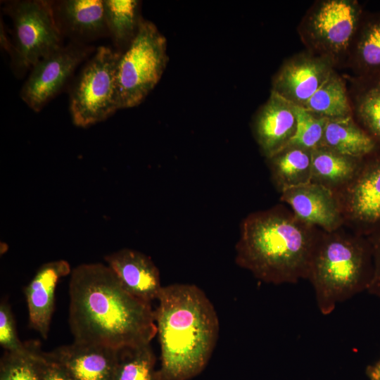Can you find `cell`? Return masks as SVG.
<instances>
[{"instance_id": "obj_1", "label": "cell", "mask_w": 380, "mask_h": 380, "mask_svg": "<svg viewBox=\"0 0 380 380\" xmlns=\"http://www.w3.org/2000/svg\"><path fill=\"white\" fill-rule=\"evenodd\" d=\"M74 341L116 350L150 344L157 334L151 303L129 293L107 265L81 264L69 283Z\"/></svg>"}, {"instance_id": "obj_2", "label": "cell", "mask_w": 380, "mask_h": 380, "mask_svg": "<svg viewBox=\"0 0 380 380\" xmlns=\"http://www.w3.org/2000/svg\"><path fill=\"white\" fill-rule=\"evenodd\" d=\"M157 300V379H191L205 369L216 346L220 324L215 309L204 291L190 284L163 286Z\"/></svg>"}, {"instance_id": "obj_3", "label": "cell", "mask_w": 380, "mask_h": 380, "mask_svg": "<svg viewBox=\"0 0 380 380\" xmlns=\"http://www.w3.org/2000/svg\"><path fill=\"white\" fill-rule=\"evenodd\" d=\"M280 205L253 212L241 222L236 263L269 284L307 279L321 232Z\"/></svg>"}, {"instance_id": "obj_4", "label": "cell", "mask_w": 380, "mask_h": 380, "mask_svg": "<svg viewBox=\"0 0 380 380\" xmlns=\"http://www.w3.org/2000/svg\"><path fill=\"white\" fill-rule=\"evenodd\" d=\"M374 272L372 246L341 230L320 232L307 279L317 307L325 315L338 303L367 291Z\"/></svg>"}, {"instance_id": "obj_5", "label": "cell", "mask_w": 380, "mask_h": 380, "mask_svg": "<svg viewBox=\"0 0 380 380\" xmlns=\"http://www.w3.org/2000/svg\"><path fill=\"white\" fill-rule=\"evenodd\" d=\"M335 66L310 51L296 54L274 75L271 91L315 115H353L346 83Z\"/></svg>"}, {"instance_id": "obj_6", "label": "cell", "mask_w": 380, "mask_h": 380, "mask_svg": "<svg viewBox=\"0 0 380 380\" xmlns=\"http://www.w3.org/2000/svg\"><path fill=\"white\" fill-rule=\"evenodd\" d=\"M167 62L166 38L155 24L142 19L135 37L118 63L120 109L139 106L160 81Z\"/></svg>"}, {"instance_id": "obj_7", "label": "cell", "mask_w": 380, "mask_h": 380, "mask_svg": "<svg viewBox=\"0 0 380 380\" xmlns=\"http://www.w3.org/2000/svg\"><path fill=\"white\" fill-rule=\"evenodd\" d=\"M363 15L355 0L317 1L303 17L298 32L308 51L337 65L348 59Z\"/></svg>"}, {"instance_id": "obj_8", "label": "cell", "mask_w": 380, "mask_h": 380, "mask_svg": "<svg viewBox=\"0 0 380 380\" xmlns=\"http://www.w3.org/2000/svg\"><path fill=\"white\" fill-rule=\"evenodd\" d=\"M121 54L118 50L101 46L82 69L70 98L75 125L87 127L120 110L117 72Z\"/></svg>"}, {"instance_id": "obj_9", "label": "cell", "mask_w": 380, "mask_h": 380, "mask_svg": "<svg viewBox=\"0 0 380 380\" xmlns=\"http://www.w3.org/2000/svg\"><path fill=\"white\" fill-rule=\"evenodd\" d=\"M4 9L14 28L15 43L11 56L18 73L63 46V35L56 22L52 1H11Z\"/></svg>"}, {"instance_id": "obj_10", "label": "cell", "mask_w": 380, "mask_h": 380, "mask_svg": "<svg viewBox=\"0 0 380 380\" xmlns=\"http://www.w3.org/2000/svg\"><path fill=\"white\" fill-rule=\"evenodd\" d=\"M94 50L91 46L71 42L39 60L21 89L23 101L35 112L39 111Z\"/></svg>"}, {"instance_id": "obj_11", "label": "cell", "mask_w": 380, "mask_h": 380, "mask_svg": "<svg viewBox=\"0 0 380 380\" xmlns=\"http://www.w3.org/2000/svg\"><path fill=\"white\" fill-rule=\"evenodd\" d=\"M335 193L344 222H380V155L360 165L351 181Z\"/></svg>"}, {"instance_id": "obj_12", "label": "cell", "mask_w": 380, "mask_h": 380, "mask_svg": "<svg viewBox=\"0 0 380 380\" xmlns=\"http://www.w3.org/2000/svg\"><path fill=\"white\" fill-rule=\"evenodd\" d=\"M281 200L299 220L324 232L338 230L345 223L336 193L323 185L310 182L289 189L281 193Z\"/></svg>"}, {"instance_id": "obj_13", "label": "cell", "mask_w": 380, "mask_h": 380, "mask_svg": "<svg viewBox=\"0 0 380 380\" xmlns=\"http://www.w3.org/2000/svg\"><path fill=\"white\" fill-rule=\"evenodd\" d=\"M296 126L294 106L270 91L252 122L253 134L263 156L268 159L283 149L294 135Z\"/></svg>"}, {"instance_id": "obj_14", "label": "cell", "mask_w": 380, "mask_h": 380, "mask_svg": "<svg viewBox=\"0 0 380 380\" xmlns=\"http://www.w3.org/2000/svg\"><path fill=\"white\" fill-rule=\"evenodd\" d=\"M104 260L129 293L149 303L158 300L163 286L159 270L150 257L122 248L107 255Z\"/></svg>"}, {"instance_id": "obj_15", "label": "cell", "mask_w": 380, "mask_h": 380, "mask_svg": "<svg viewBox=\"0 0 380 380\" xmlns=\"http://www.w3.org/2000/svg\"><path fill=\"white\" fill-rule=\"evenodd\" d=\"M54 17L63 37L84 44L109 35L102 0L52 1Z\"/></svg>"}, {"instance_id": "obj_16", "label": "cell", "mask_w": 380, "mask_h": 380, "mask_svg": "<svg viewBox=\"0 0 380 380\" xmlns=\"http://www.w3.org/2000/svg\"><path fill=\"white\" fill-rule=\"evenodd\" d=\"M72 272L65 260L43 264L25 289L29 322L32 328L46 338L54 309L55 291L61 278Z\"/></svg>"}, {"instance_id": "obj_17", "label": "cell", "mask_w": 380, "mask_h": 380, "mask_svg": "<svg viewBox=\"0 0 380 380\" xmlns=\"http://www.w3.org/2000/svg\"><path fill=\"white\" fill-rule=\"evenodd\" d=\"M118 350L73 342L60 346L48 356L63 366L75 380H112Z\"/></svg>"}, {"instance_id": "obj_18", "label": "cell", "mask_w": 380, "mask_h": 380, "mask_svg": "<svg viewBox=\"0 0 380 380\" xmlns=\"http://www.w3.org/2000/svg\"><path fill=\"white\" fill-rule=\"evenodd\" d=\"M349 99L355 122L380 146V74L357 76Z\"/></svg>"}, {"instance_id": "obj_19", "label": "cell", "mask_w": 380, "mask_h": 380, "mask_svg": "<svg viewBox=\"0 0 380 380\" xmlns=\"http://www.w3.org/2000/svg\"><path fill=\"white\" fill-rule=\"evenodd\" d=\"M320 146L356 159H363L377 148L353 115L328 118Z\"/></svg>"}, {"instance_id": "obj_20", "label": "cell", "mask_w": 380, "mask_h": 380, "mask_svg": "<svg viewBox=\"0 0 380 380\" xmlns=\"http://www.w3.org/2000/svg\"><path fill=\"white\" fill-rule=\"evenodd\" d=\"M267 161L273 183L280 193L311 182L310 150L286 146Z\"/></svg>"}, {"instance_id": "obj_21", "label": "cell", "mask_w": 380, "mask_h": 380, "mask_svg": "<svg viewBox=\"0 0 380 380\" xmlns=\"http://www.w3.org/2000/svg\"><path fill=\"white\" fill-rule=\"evenodd\" d=\"M362 160L319 146L312 151L311 182L336 192L354 177Z\"/></svg>"}, {"instance_id": "obj_22", "label": "cell", "mask_w": 380, "mask_h": 380, "mask_svg": "<svg viewBox=\"0 0 380 380\" xmlns=\"http://www.w3.org/2000/svg\"><path fill=\"white\" fill-rule=\"evenodd\" d=\"M348 59L357 76L380 74V13L364 14Z\"/></svg>"}, {"instance_id": "obj_23", "label": "cell", "mask_w": 380, "mask_h": 380, "mask_svg": "<svg viewBox=\"0 0 380 380\" xmlns=\"http://www.w3.org/2000/svg\"><path fill=\"white\" fill-rule=\"evenodd\" d=\"M139 1L104 0V11L109 33L118 51L122 53L135 37L142 18Z\"/></svg>"}, {"instance_id": "obj_24", "label": "cell", "mask_w": 380, "mask_h": 380, "mask_svg": "<svg viewBox=\"0 0 380 380\" xmlns=\"http://www.w3.org/2000/svg\"><path fill=\"white\" fill-rule=\"evenodd\" d=\"M44 358L36 341L25 342L20 350L5 351L1 359L0 380H42Z\"/></svg>"}, {"instance_id": "obj_25", "label": "cell", "mask_w": 380, "mask_h": 380, "mask_svg": "<svg viewBox=\"0 0 380 380\" xmlns=\"http://www.w3.org/2000/svg\"><path fill=\"white\" fill-rule=\"evenodd\" d=\"M156 362L151 343L120 349L112 380H158Z\"/></svg>"}, {"instance_id": "obj_26", "label": "cell", "mask_w": 380, "mask_h": 380, "mask_svg": "<svg viewBox=\"0 0 380 380\" xmlns=\"http://www.w3.org/2000/svg\"><path fill=\"white\" fill-rule=\"evenodd\" d=\"M294 109L297 119L296 130L285 147L296 146L310 151L319 147L328 118L315 115L296 106Z\"/></svg>"}, {"instance_id": "obj_27", "label": "cell", "mask_w": 380, "mask_h": 380, "mask_svg": "<svg viewBox=\"0 0 380 380\" xmlns=\"http://www.w3.org/2000/svg\"><path fill=\"white\" fill-rule=\"evenodd\" d=\"M0 344L5 351H17L23 348L17 334L15 319L10 305L5 301L0 304Z\"/></svg>"}, {"instance_id": "obj_28", "label": "cell", "mask_w": 380, "mask_h": 380, "mask_svg": "<svg viewBox=\"0 0 380 380\" xmlns=\"http://www.w3.org/2000/svg\"><path fill=\"white\" fill-rule=\"evenodd\" d=\"M42 380H75L69 372L60 363L44 353Z\"/></svg>"}, {"instance_id": "obj_29", "label": "cell", "mask_w": 380, "mask_h": 380, "mask_svg": "<svg viewBox=\"0 0 380 380\" xmlns=\"http://www.w3.org/2000/svg\"><path fill=\"white\" fill-rule=\"evenodd\" d=\"M374 272L372 279L367 289L369 293L380 297V237L373 241Z\"/></svg>"}, {"instance_id": "obj_30", "label": "cell", "mask_w": 380, "mask_h": 380, "mask_svg": "<svg viewBox=\"0 0 380 380\" xmlns=\"http://www.w3.org/2000/svg\"><path fill=\"white\" fill-rule=\"evenodd\" d=\"M366 374L370 380H380V357L374 364L367 367Z\"/></svg>"}]
</instances>
